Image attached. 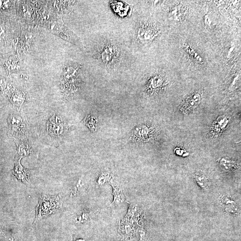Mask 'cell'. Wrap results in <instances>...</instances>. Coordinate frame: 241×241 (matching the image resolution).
I'll return each instance as SVG.
<instances>
[{
  "label": "cell",
  "instance_id": "1",
  "mask_svg": "<svg viewBox=\"0 0 241 241\" xmlns=\"http://www.w3.org/2000/svg\"><path fill=\"white\" fill-rule=\"evenodd\" d=\"M93 56L103 68L114 72L123 67L125 50L117 40L110 37H102L95 43Z\"/></svg>",
  "mask_w": 241,
  "mask_h": 241
},
{
  "label": "cell",
  "instance_id": "2",
  "mask_svg": "<svg viewBox=\"0 0 241 241\" xmlns=\"http://www.w3.org/2000/svg\"><path fill=\"white\" fill-rule=\"evenodd\" d=\"M82 73V66L80 64L70 63L66 65L63 73V83L67 93L74 94L78 91Z\"/></svg>",
  "mask_w": 241,
  "mask_h": 241
},
{
  "label": "cell",
  "instance_id": "3",
  "mask_svg": "<svg viewBox=\"0 0 241 241\" xmlns=\"http://www.w3.org/2000/svg\"><path fill=\"white\" fill-rule=\"evenodd\" d=\"M62 204V200L59 196L41 195L36 208L35 223L56 213L61 208Z\"/></svg>",
  "mask_w": 241,
  "mask_h": 241
},
{
  "label": "cell",
  "instance_id": "4",
  "mask_svg": "<svg viewBox=\"0 0 241 241\" xmlns=\"http://www.w3.org/2000/svg\"><path fill=\"white\" fill-rule=\"evenodd\" d=\"M159 31L153 22L142 21L138 24L134 37V42L138 45L150 43L158 35Z\"/></svg>",
  "mask_w": 241,
  "mask_h": 241
},
{
  "label": "cell",
  "instance_id": "5",
  "mask_svg": "<svg viewBox=\"0 0 241 241\" xmlns=\"http://www.w3.org/2000/svg\"><path fill=\"white\" fill-rule=\"evenodd\" d=\"M155 130L146 124L140 125L134 128L131 132V140L135 143H144L154 138Z\"/></svg>",
  "mask_w": 241,
  "mask_h": 241
},
{
  "label": "cell",
  "instance_id": "6",
  "mask_svg": "<svg viewBox=\"0 0 241 241\" xmlns=\"http://www.w3.org/2000/svg\"><path fill=\"white\" fill-rule=\"evenodd\" d=\"M201 102V96L198 93H194L184 99L180 107V111L187 114L196 109Z\"/></svg>",
  "mask_w": 241,
  "mask_h": 241
},
{
  "label": "cell",
  "instance_id": "7",
  "mask_svg": "<svg viewBox=\"0 0 241 241\" xmlns=\"http://www.w3.org/2000/svg\"><path fill=\"white\" fill-rule=\"evenodd\" d=\"M108 184H111L113 188L114 199L111 206H117L125 201V198L122 192V189L119 181L116 177L113 176Z\"/></svg>",
  "mask_w": 241,
  "mask_h": 241
},
{
  "label": "cell",
  "instance_id": "8",
  "mask_svg": "<svg viewBox=\"0 0 241 241\" xmlns=\"http://www.w3.org/2000/svg\"><path fill=\"white\" fill-rule=\"evenodd\" d=\"M164 78L160 75H156L148 81L145 87L146 92L150 95L157 93L164 86Z\"/></svg>",
  "mask_w": 241,
  "mask_h": 241
},
{
  "label": "cell",
  "instance_id": "9",
  "mask_svg": "<svg viewBox=\"0 0 241 241\" xmlns=\"http://www.w3.org/2000/svg\"><path fill=\"white\" fill-rule=\"evenodd\" d=\"M48 124V130L53 135L59 136L63 133L65 129L64 125L58 116L51 117Z\"/></svg>",
  "mask_w": 241,
  "mask_h": 241
},
{
  "label": "cell",
  "instance_id": "10",
  "mask_svg": "<svg viewBox=\"0 0 241 241\" xmlns=\"http://www.w3.org/2000/svg\"><path fill=\"white\" fill-rule=\"evenodd\" d=\"M229 121L228 117L226 116H221L218 117L211 126L210 134L214 136L218 135L225 129Z\"/></svg>",
  "mask_w": 241,
  "mask_h": 241
},
{
  "label": "cell",
  "instance_id": "11",
  "mask_svg": "<svg viewBox=\"0 0 241 241\" xmlns=\"http://www.w3.org/2000/svg\"><path fill=\"white\" fill-rule=\"evenodd\" d=\"M20 160L16 163L13 173L16 178L23 183H27L30 182V171L22 167L20 164Z\"/></svg>",
  "mask_w": 241,
  "mask_h": 241
},
{
  "label": "cell",
  "instance_id": "12",
  "mask_svg": "<svg viewBox=\"0 0 241 241\" xmlns=\"http://www.w3.org/2000/svg\"><path fill=\"white\" fill-rule=\"evenodd\" d=\"M10 120L13 131L16 134H23L24 131V125L20 117H13Z\"/></svg>",
  "mask_w": 241,
  "mask_h": 241
},
{
  "label": "cell",
  "instance_id": "13",
  "mask_svg": "<svg viewBox=\"0 0 241 241\" xmlns=\"http://www.w3.org/2000/svg\"><path fill=\"white\" fill-rule=\"evenodd\" d=\"M25 97L23 92L21 91H15L12 95V100L13 103L20 106L23 104Z\"/></svg>",
  "mask_w": 241,
  "mask_h": 241
},
{
  "label": "cell",
  "instance_id": "14",
  "mask_svg": "<svg viewBox=\"0 0 241 241\" xmlns=\"http://www.w3.org/2000/svg\"><path fill=\"white\" fill-rule=\"evenodd\" d=\"M114 176L113 174L108 172H103L102 173L99 177L98 182L99 184H108L111 178Z\"/></svg>",
  "mask_w": 241,
  "mask_h": 241
},
{
  "label": "cell",
  "instance_id": "15",
  "mask_svg": "<svg viewBox=\"0 0 241 241\" xmlns=\"http://www.w3.org/2000/svg\"><path fill=\"white\" fill-rule=\"evenodd\" d=\"M30 147L27 144H22L19 146L18 149V154L21 156H26L30 154Z\"/></svg>",
  "mask_w": 241,
  "mask_h": 241
},
{
  "label": "cell",
  "instance_id": "16",
  "mask_svg": "<svg viewBox=\"0 0 241 241\" xmlns=\"http://www.w3.org/2000/svg\"><path fill=\"white\" fill-rule=\"evenodd\" d=\"M194 177L196 180L197 181L199 184H200L201 187H205L206 184H207V182H208L207 178L203 175L201 173H196L194 175Z\"/></svg>",
  "mask_w": 241,
  "mask_h": 241
},
{
  "label": "cell",
  "instance_id": "17",
  "mask_svg": "<svg viewBox=\"0 0 241 241\" xmlns=\"http://www.w3.org/2000/svg\"><path fill=\"white\" fill-rule=\"evenodd\" d=\"M86 123L88 127L92 130H93L96 129L97 125V121L96 119L93 117H87L86 119Z\"/></svg>",
  "mask_w": 241,
  "mask_h": 241
}]
</instances>
